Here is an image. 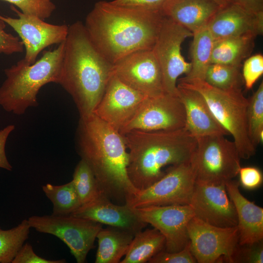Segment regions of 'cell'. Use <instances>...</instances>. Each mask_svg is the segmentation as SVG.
Segmentation results:
<instances>
[{"label": "cell", "mask_w": 263, "mask_h": 263, "mask_svg": "<svg viewBox=\"0 0 263 263\" xmlns=\"http://www.w3.org/2000/svg\"><path fill=\"white\" fill-rule=\"evenodd\" d=\"M164 17L161 11L100 0L88 14L84 25L96 49L113 64L133 53L152 50Z\"/></svg>", "instance_id": "obj_1"}, {"label": "cell", "mask_w": 263, "mask_h": 263, "mask_svg": "<svg viewBox=\"0 0 263 263\" xmlns=\"http://www.w3.org/2000/svg\"><path fill=\"white\" fill-rule=\"evenodd\" d=\"M76 148L110 199L125 202L138 192L128 175L129 154L123 135L94 114L80 117Z\"/></svg>", "instance_id": "obj_2"}, {"label": "cell", "mask_w": 263, "mask_h": 263, "mask_svg": "<svg viewBox=\"0 0 263 263\" xmlns=\"http://www.w3.org/2000/svg\"><path fill=\"white\" fill-rule=\"evenodd\" d=\"M113 74V64L94 45L84 23L69 25L58 84L73 98L80 117L93 113Z\"/></svg>", "instance_id": "obj_3"}, {"label": "cell", "mask_w": 263, "mask_h": 263, "mask_svg": "<svg viewBox=\"0 0 263 263\" xmlns=\"http://www.w3.org/2000/svg\"><path fill=\"white\" fill-rule=\"evenodd\" d=\"M129 154L127 172L138 190L161 178L163 168L190 162L197 140L185 128L173 131H132L122 135Z\"/></svg>", "instance_id": "obj_4"}, {"label": "cell", "mask_w": 263, "mask_h": 263, "mask_svg": "<svg viewBox=\"0 0 263 263\" xmlns=\"http://www.w3.org/2000/svg\"><path fill=\"white\" fill-rule=\"evenodd\" d=\"M65 41L52 51H44L33 64L24 58L4 69L6 78L0 87V106L5 111L22 115L38 105L37 95L44 85L58 82Z\"/></svg>", "instance_id": "obj_5"}, {"label": "cell", "mask_w": 263, "mask_h": 263, "mask_svg": "<svg viewBox=\"0 0 263 263\" xmlns=\"http://www.w3.org/2000/svg\"><path fill=\"white\" fill-rule=\"evenodd\" d=\"M177 85L195 90L206 99L215 117L233 138L240 157L248 159L256 153L249 138L247 109L248 99L241 88L223 90L202 79H179Z\"/></svg>", "instance_id": "obj_6"}, {"label": "cell", "mask_w": 263, "mask_h": 263, "mask_svg": "<svg viewBox=\"0 0 263 263\" xmlns=\"http://www.w3.org/2000/svg\"><path fill=\"white\" fill-rule=\"evenodd\" d=\"M225 136L211 134L196 138L190 161L196 181L225 185L238 175L241 158L234 142Z\"/></svg>", "instance_id": "obj_7"}, {"label": "cell", "mask_w": 263, "mask_h": 263, "mask_svg": "<svg viewBox=\"0 0 263 263\" xmlns=\"http://www.w3.org/2000/svg\"><path fill=\"white\" fill-rule=\"evenodd\" d=\"M31 228L55 236L69 247L77 263H84L102 224L72 214L33 215L27 219Z\"/></svg>", "instance_id": "obj_8"}, {"label": "cell", "mask_w": 263, "mask_h": 263, "mask_svg": "<svg viewBox=\"0 0 263 263\" xmlns=\"http://www.w3.org/2000/svg\"><path fill=\"white\" fill-rule=\"evenodd\" d=\"M195 181L190 162L172 165L161 178L128 198L125 203L132 208L189 205Z\"/></svg>", "instance_id": "obj_9"}, {"label": "cell", "mask_w": 263, "mask_h": 263, "mask_svg": "<svg viewBox=\"0 0 263 263\" xmlns=\"http://www.w3.org/2000/svg\"><path fill=\"white\" fill-rule=\"evenodd\" d=\"M192 36L190 31L164 17L152 51L160 67L167 93L177 95L178 78L190 71V62L186 61L181 49L185 40Z\"/></svg>", "instance_id": "obj_10"}, {"label": "cell", "mask_w": 263, "mask_h": 263, "mask_svg": "<svg viewBox=\"0 0 263 263\" xmlns=\"http://www.w3.org/2000/svg\"><path fill=\"white\" fill-rule=\"evenodd\" d=\"M187 230L190 250L197 263H230L239 242L237 226L218 227L194 216L189 222Z\"/></svg>", "instance_id": "obj_11"}, {"label": "cell", "mask_w": 263, "mask_h": 263, "mask_svg": "<svg viewBox=\"0 0 263 263\" xmlns=\"http://www.w3.org/2000/svg\"><path fill=\"white\" fill-rule=\"evenodd\" d=\"M185 111L177 95L146 97L132 119L119 132L173 131L185 128Z\"/></svg>", "instance_id": "obj_12"}, {"label": "cell", "mask_w": 263, "mask_h": 263, "mask_svg": "<svg viewBox=\"0 0 263 263\" xmlns=\"http://www.w3.org/2000/svg\"><path fill=\"white\" fill-rule=\"evenodd\" d=\"M18 18L0 15V19L18 34L22 42L25 54L23 58L28 63L36 62L39 53L46 48L65 40L69 26L47 23L34 15L26 14L11 6Z\"/></svg>", "instance_id": "obj_13"}, {"label": "cell", "mask_w": 263, "mask_h": 263, "mask_svg": "<svg viewBox=\"0 0 263 263\" xmlns=\"http://www.w3.org/2000/svg\"><path fill=\"white\" fill-rule=\"evenodd\" d=\"M133 209L143 222L151 225L164 236L165 251L177 252L188 243L187 226L195 216L190 205L150 206Z\"/></svg>", "instance_id": "obj_14"}, {"label": "cell", "mask_w": 263, "mask_h": 263, "mask_svg": "<svg viewBox=\"0 0 263 263\" xmlns=\"http://www.w3.org/2000/svg\"><path fill=\"white\" fill-rule=\"evenodd\" d=\"M113 74L146 97L166 93L160 67L152 50L131 54L113 64Z\"/></svg>", "instance_id": "obj_15"}, {"label": "cell", "mask_w": 263, "mask_h": 263, "mask_svg": "<svg viewBox=\"0 0 263 263\" xmlns=\"http://www.w3.org/2000/svg\"><path fill=\"white\" fill-rule=\"evenodd\" d=\"M189 205L195 217L210 225L221 227L237 225L236 210L225 184L196 180Z\"/></svg>", "instance_id": "obj_16"}, {"label": "cell", "mask_w": 263, "mask_h": 263, "mask_svg": "<svg viewBox=\"0 0 263 263\" xmlns=\"http://www.w3.org/2000/svg\"><path fill=\"white\" fill-rule=\"evenodd\" d=\"M146 97L113 74L93 113L119 132L132 119Z\"/></svg>", "instance_id": "obj_17"}, {"label": "cell", "mask_w": 263, "mask_h": 263, "mask_svg": "<svg viewBox=\"0 0 263 263\" xmlns=\"http://www.w3.org/2000/svg\"><path fill=\"white\" fill-rule=\"evenodd\" d=\"M71 214L127 230L134 235L147 225L139 218L133 208L126 203L123 205L113 203L103 193L80 206Z\"/></svg>", "instance_id": "obj_18"}, {"label": "cell", "mask_w": 263, "mask_h": 263, "mask_svg": "<svg viewBox=\"0 0 263 263\" xmlns=\"http://www.w3.org/2000/svg\"><path fill=\"white\" fill-rule=\"evenodd\" d=\"M207 26L214 41L246 35L257 37L263 33V16L231 2L221 7Z\"/></svg>", "instance_id": "obj_19"}, {"label": "cell", "mask_w": 263, "mask_h": 263, "mask_svg": "<svg viewBox=\"0 0 263 263\" xmlns=\"http://www.w3.org/2000/svg\"><path fill=\"white\" fill-rule=\"evenodd\" d=\"M177 95L185 111V129L196 139L211 134L228 135L203 96L195 90L177 85Z\"/></svg>", "instance_id": "obj_20"}, {"label": "cell", "mask_w": 263, "mask_h": 263, "mask_svg": "<svg viewBox=\"0 0 263 263\" xmlns=\"http://www.w3.org/2000/svg\"><path fill=\"white\" fill-rule=\"evenodd\" d=\"M225 186L237 214L238 243L249 244L263 241V208L242 195L237 181L231 180Z\"/></svg>", "instance_id": "obj_21"}, {"label": "cell", "mask_w": 263, "mask_h": 263, "mask_svg": "<svg viewBox=\"0 0 263 263\" xmlns=\"http://www.w3.org/2000/svg\"><path fill=\"white\" fill-rule=\"evenodd\" d=\"M222 7L213 0H167L161 12L193 34L207 26Z\"/></svg>", "instance_id": "obj_22"}, {"label": "cell", "mask_w": 263, "mask_h": 263, "mask_svg": "<svg viewBox=\"0 0 263 263\" xmlns=\"http://www.w3.org/2000/svg\"><path fill=\"white\" fill-rule=\"evenodd\" d=\"M134 234L122 229L109 226L98 232L95 263H118L125 255Z\"/></svg>", "instance_id": "obj_23"}, {"label": "cell", "mask_w": 263, "mask_h": 263, "mask_svg": "<svg viewBox=\"0 0 263 263\" xmlns=\"http://www.w3.org/2000/svg\"><path fill=\"white\" fill-rule=\"evenodd\" d=\"M256 37L246 35L215 40L211 63L241 67L242 62L248 58L252 52Z\"/></svg>", "instance_id": "obj_24"}, {"label": "cell", "mask_w": 263, "mask_h": 263, "mask_svg": "<svg viewBox=\"0 0 263 263\" xmlns=\"http://www.w3.org/2000/svg\"><path fill=\"white\" fill-rule=\"evenodd\" d=\"M165 239L156 228L147 229L136 233L120 263H145L164 250Z\"/></svg>", "instance_id": "obj_25"}, {"label": "cell", "mask_w": 263, "mask_h": 263, "mask_svg": "<svg viewBox=\"0 0 263 263\" xmlns=\"http://www.w3.org/2000/svg\"><path fill=\"white\" fill-rule=\"evenodd\" d=\"M207 25L193 34L190 48L191 68L189 72L181 78L184 80H204L206 71L211 64L214 42Z\"/></svg>", "instance_id": "obj_26"}, {"label": "cell", "mask_w": 263, "mask_h": 263, "mask_svg": "<svg viewBox=\"0 0 263 263\" xmlns=\"http://www.w3.org/2000/svg\"><path fill=\"white\" fill-rule=\"evenodd\" d=\"M42 188L53 204L52 215L71 214L81 206L72 181L62 185L48 183Z\"/></svg>", "instance_id": "obj_27"}, {"label": "cell", "mask_w": 263, "mask_h": 263, "mask_svg": "<svg viewBox=\"0 0 263 263\" xmlns=\"http://www.w3.org/2000/svg\"><path fill=\"white\" fill-rule=\"evenodd\" d=\"M31 227L27 219L9 229L0 227V263H12L17 253L28 238Z\"/></svg>", "instance_id": "obj_28"}, {"label": "cell", "mask_w": 263, "mask_h": 263, "mask_svg": "<svg viewBox=\"0 0 263 263\" xmlns=\"http://www.w3.org/2000/svg\"><path fill=\"white\" fill-rule=\"evenodd\" d=\"M241 67L211 63L206 71L204 80L210 85L223 90L241 88L243 77Z\"/></svg>", "instance_id": "obj_29"}, {"label": "cell", "mask_w": 263, "mask_h": 263, "mask_svg": "<svg viewBox=\"0 0 263 263\" xmlns=\"http://www.w3.org/2000/svg\"><path fill=\"white\" fill-rule=\"evenodd\" d=\"M72 181L81 206L94 200L103 193L91 169L82 159L75 169Z\"/></svg>", "instance_id": "obj_30"}, {"label": "cell", "mask_w": 263, "mask_h": 263, "mask_svg": "<svg viewBox=\"0 0 263 263\" xmlns=\"http://www.w3.org/2000/svg\"><path fill=\"white\" fill-rule=\"evenodd\" d=\"M247 121L249 138L252 144L257 146L263 138V83L249 99L247 109Z\"/></svg>", "instance_id": "obj_31"}, {"label": "cell", "mask_w": 263, "mask_h": 263, "mask_svg": "<svg viewBox=\"0 0 263 263\" xmlns=\"http://www.w3.org/2000/svg\"><path fill=\"white\" fill-rule=\"evenodd\" d=\"M18 7L24 14L34 15L42 19L50 17L56 5L52 0H1Z\"/></svg>", "instance_id": "obj_32"}, {"label": "cell", "mask_w": 263, "mask_h": 263, "mask_svg": "<svg viewBox=\"0 0 263 263\" xmlns=\"http://www.w3.org/2000/svg\"><path fill=\"white\" fill-rule=\"evenodd\" d=\"M263 263V241L236 245L232 254L230 263Z\"/></svg>", "instance_id": "obj_33"}, {"label": "cell", "mask_w": 263, "mask_h": 263, "mask_svg": "<svg viewBox=\"0 0 263 263\" xmlns=\"http://www.w3.org/2000/svg\"><path fill=\"white\" fill-rule=\"evenodd\" d=\"M263 74V56L256 54L247 58L243 67L242 77L247 90H250Z\"/></svg>", "instance_id": "obj_34"}, {"label": "cell", "mask_w": 263, "mask_h": 263, "mask_svg": "<svg viewBox=\"0 0 263 263\" xmlns=\"http://www.w3.org/2000/svg\"><path fill=\"white\" fill-rule=\"evenodd\" d=\"M150 263H195L196 261L190 250L189 242L182 250L168 252L164 250L159 252L148 262Z\"/></svg>", "instance_id": "obj_35"}, {"label": "cell", "mask_w": 263, "mask_h": 263, "mask_svg": "<svg viewBox=\"0 0 263 263\" xmlns=\"http://www.w3.org/2000/svg\"><path fill=\"white\" fill-rule=\"evenodd\" d=\"M6 25L0 19V54L23 53L24 48L22 42L19 37L5 31Z\"/></svg>", "instance_id": "obj_36"}, {"label": "cell", "mask_w": 263, "mask_h": 263, "mask_svg": "<svg viewBox=\"0 0 263 263\" xmlns=\"http://www.w3.org/2000/svg\"><path fill=\"white\" fill-rule=\"evenodd\" d=\"M238 175L241 186L245 189L253 190L260 187L263 181L261 170L255 167H241Z\"/></svg>", "instance_id": "obj_37"}, {"label": "cell", "mask_w": 263, "mask_h": 263, "mask_svg": "<svg viewBox=\"0 0 263 263\" xmlns=\"http://www.w3.org/2000/svg\"><path fill=\"white\" fill-rule=\"evenodd\" d=\"M65 259L50 260L38 256L29 243L24 244L12 263H65Z\"/></svg>", "instance_id": "obj_38"}, {"label": "cell", "mask_w": 263, "mask_h": 263, "mask_svg": "<svg viewBox=\"0 0 263 263\" xmlns=\"http://www.w3.org/2000/svg\"><path fill=\"white\" fill-rule=\"evenodd\" d=\"M167 0H113L110 2L114 5L150 11H161Z\"/></svg>", "instance_id": "obj_39"}, {"label": "cell", "mask_w": 263, "mask_h": 263, "mask_svg": "<svg viewBox=\"0 0 263 263\" xmlns=\"http://www.w3.org/2000/svg\"><path fill=\"white\" fill-rule=\"evenodd\" d=\"M15 128V125L11 124L0 130V168L9 171H11L13 167L7 159L5 145L8 136Z\"/></svg>", "instance_id": "obj_40"}, {"label": "cell", "mask_w": 263, "mask_h": 263, "mask_svg": "<svg viewBox=\"0 0 263 263\" xmlns=\"http://www.w3.org/2000/svg\"><path fill=\"white\" fill-rule=\"evenodd\" d=\"M233 2L248 12L263 16V0H232Z\"/></svg>", "instance_id": "obj_41"}, {"label": "cell", "mask_w": 263, "mask_h": 263, "mask_svg": "<svg viewBox=\"0 0 263 263\" xmlns=\"http://www.w3.org/2000/svg\"><path fill=\"white\" fill-rule=\"evenodd\" d=\"M220 6L223 7L227 5V4L233 2L232 0H213Z\"/></svg>", "instance_id": "obj_42"}]
</instances>
